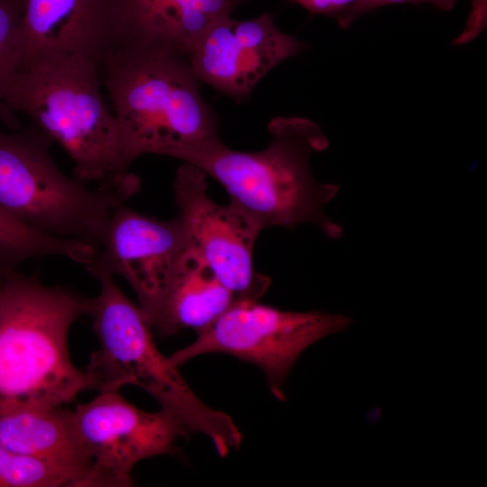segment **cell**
<instances>
[{"mask_svg":"<svg viewBox=\"0 0 487 487\" xmlns=\"http://www.w3.org/2000/svg\"><path fill=\"white\" fill-rule=\"evenodd\" d=\"M206 176L195 165L183 162L174 177V199L188 246L238 301L259 300L271 284L268 277L253 268V247L262 229L232 203L219 205L211 199Z\"/></svg>","mask_w":487,"mask_h":487,"instance_id":"9","label":"cell"},{"mask_svg":"<svg viewBox=\"0 0 487 487\" xmlns=\"http://www.w3.org/2000/svg\"><path fill=\"white\" fill-rule=\"evenodd\" d=\"M268 132L269 144L258 152L232 150L219 141L182 149L174 158L216 179L230 203L262 230L308 223L329 238H340L341 226L325 212L340 186L317 181L310 169L312 155L329 145L322 129L308 118L277 116Z\"/></svg>","mask_w":487,"mask_h":487,"instance_id":"1","label":"cell"},{"mask_svg":"<svg viewBox=\"0 0 487 487\" xmlns=\"http://www.w3.org/2000/svg\"><path fill=\"white\" fill-rule=\"evenodd\" d=\"M99 63L78 54L33 60L18 69L5 105L58 142L74 163V178L127 199L141 188L129 171L118 125L102 95Z\"/></svg>","mask_w":487,"mask_h":487,"instance_id":"2","label":"cell"},{"mask_svg":"<svg viewBox=\"0 0 487 487\" xmlns=\"http://www.w3.org/2000/svg\"><path fill=\"white\" fill-rule=\"evenodd\" d=\"M187 247L185 226L179 216L163 221L124 203L112 212L98 248L84 266L96 279L117 275L127 281L153 328Z\"/></svg>","mask_w":487,"mask_h":487,"instance_id":"10","label":"cell"},{"mask_svg":"<svg viewBox=\"0 0 487 487\" xmlns=\"http://www.w3.org/2000/svg\"><path fill=\"white\" fill-rule=\"evenodd\" d=\"M312 14L335 16L358 0H289Z\"/></svg>","mask_w":487,"mask_h":487,"instance_id":"21","label":"cell"},{"mask_svg":"<svg viewBox=\"0 0 487 487\" xmlns=\"http://www.w3.org/2000/svg\"><path fill=\"white\" fill-rule=\"evenodd\" d=\"M34 127L0 131V210L38 232L98 248L112 212L127 198L68 177Z\"/></svg>","mask_w":487,"mask_h":487,"instance_id":"6","label":"cell"},{"mask_svg":"<svg viewBox=\"0 0 487 487\" xmlns=\"http://www.w3.org/2000/svg\"><path fill=\"white\" fill-rule=\"evenodd\" d=\"M0 445L70 473L78 487H93L92 463L76 434L71 410L25 408L0 415Z\"/></svg>","mask_w":487,"mask_h":487,"instance_id":"14","label":"cell"},{"mask_svg":"<svg viewBox=\"0 0 487 487\" xmlns=\"http://www.w3.org/2000/svg\"><path fill=\"white\" fill-rule=\"evenodd\" d=\"M457 0H358L335 16L338 25L347 29L356 20L369 12L395 4L430 5L441 11L454 9Z\"/></svg>","mask_w":487,"mask_h":487,"instance_id":"19","label":"cell"},{"mask_svg":"<svg viewBox=\"0 0 487 487\" xmlns=\"http://www.w3.org/2000/svg\"><path fill=\"white\" fill-rule=\"evenodd\" d=\"M96 280L100 291L93 298L89 317L99 347L84 369L93 390L119 391L125 385L137 386L190 433L207 436L221 457L238 449L243 434L232 418L210 408L194 393L179 366L160 352L153 328L140 307L122 291L113 276Z\"/></svg>","mask_w":487,"mask_h":487,"instance_id":"5","label":"cell"},{"mask_svg":"<svg viewBox=\"0 0 487 487\" xmlns=\"http://www.w3.org/2000/svg\"><path fill=\"white\" fill-rule=\"evenodd\" d=\"M73 426L92 467L93 487H129L133 467L158 455H173L190 431L161 409L148 412L119 391H103L71 410Z\"/></svg>","mask_w":487,"mask_h":487,"instance_id":"8","label":"cell"},{"mask_svg":"<svg viewBox=\"0 0 487 487\" xmlns=\"http://www.w3.org/2000/svg\"><path fill=\"white\" fill-rule=\"evenodd\" d=\"M246 1L116 0V42L166 47L188 58L211 24Z\"/></svg>","mask_w":487,"mask_h":487,"instance_id":"13","label":"cell"},{"mask_svg":"<svg viewBox=\"0 0 487 487\" xmlns=\"http://www.w3.org/2000/svg\"><path fill=\"white\" fill-rule=\"evenodd\" d=\"M23 13L22 0H0V106L18 70L17 30Z\"/></svg>","mask_w":487,"mask_h":487,"instance_id":"18","label":"cell"},{"mask_svg":"<svg viewBox=\"0 0 487 487\" xmlns=\"http://www.w3.org/2000/svg\"><path fill=\"white\" fill-rule=\"evenodd\" d=\"M115 117L123 157H173L220 141L216 113L204 100L189 61L161 46L116 42L99 63Z\"/></svg>","mask_w":487,"mask_h":487,"instance_id":"4","label":"cell"},{"mask_svg":"<svg viewBox=\"0 0 487 487\" xmlns=\"http://www.w3.org/2000/svg\"><path fill=\"white\" fill-rule=\"evenodd\" d=\"M305 48L267 13L249 20L228 15L206 30L188 60L198 81L241 102L272 69Z\"/></svg>","mask_w":487,"mask_h":487,"instance_id":"11","label":"cell"},{"mask_svg":"<svg viewBox=\"0 0 487 487\" xmlns=\"http://www.w3.org/2000/svg\"><path fill=\"white\" fill-rule=\"evenodd\" d=\"M471 9L462 32L454 39V45H465L477 39L487 26V0H470Z\"/></svg>","mask_w":487,"mask_h":487,"instance_id":"20","label":"cell"},{"mask_svg":"<svg viewBox=\"0 0 487 487\" xmlns=\"http://www.w3.org/2000/svg\"><path fill=\"white\" fill-rule=\"evenodd\" d=\"M78 487L68 472L0 445V487Z\"/></svg>","mask_w":487,"mask_h":487,"instance_id":"17","label":"cell"},{"mask_svg":"<svg viewBox=\"0 0 487 487\" xmlns=\"http://www.w3.org/2000/svg\"><path fill=\"white\" fill-rule=\"evenodd\" d=\"M352 324L353 318L343 314L289 311L258 300H242L198 331L193 343L169 358L179 366L206 354L232 355L259 367L273 396L282 401L286 379L302 353Z\"/></svg>","mask_w":487,"mask_h":487,"instance_id":"7","label":"cell"},{"mask_svg":"<svg viewBox=\"0 0 487 487\" xmlns=\"http://www.w3.org/2000/svg\"><path fill=\"white\" fill-rule=\"evenodd\" d=\"M235 296L188 246L182 253L153 329L161 337L207 326L235 302Z\"/></svg>","mask_w":487,"mask_h":487,"instance_id":"15","label":"cell"},{"mask_svg":"<svg viewBox=\"0 0 487 487\" xmlns=\"http://www.w3.org/2000/svg\"><path fill=\"white\" fill-rule=\"evenodd\" d=\"M1 273H2V272H0V274H1Z\"/></svg>","mask_w":487,"mask_h":487,"instance_id":"22","label":"cell"},{"mask_svg":"<svg viewBox=\"0 0 487 487\" xmlns=\"http://www.w3.org/2000/svg\"><path fill=\"white\" fill-rule=\"evenodd\" d=\"M22 1L18 69L39 59L72 54L100 63L116 42V0Z\"/></svg>","mask_w":487,"mask_h":487,"instance_id":"12","label":"cell"},{"mask_svg":"<svg viewBox=\"0 0 487 487\" xmlns=\"http://www.w3.org/2000/svg\"><path fill=\"white\" fill-rule=\"evenodd\" d=\"M95 253L96 249L87 244L38 232L0 210V272L46 256L66 257L85 265Z\"/></svg>","mask_w":487,"mask_h":487,"instance_id":"16","label":"cell"},{"mask_svg":"<svg viewBox=\"0 0 487 487\" xmlns=\"http://www.w3.org/2000/svg\"><path fill=\"white\" fill-rule=\"evenodd\" d=\"M93 298L11 270L0 274V415L61 407L93 390L69 350L71 326Z\"/></svg>","mask_w":487,"mask_h":487,"instance_id":"3","label":"cell"}]
</instances>
